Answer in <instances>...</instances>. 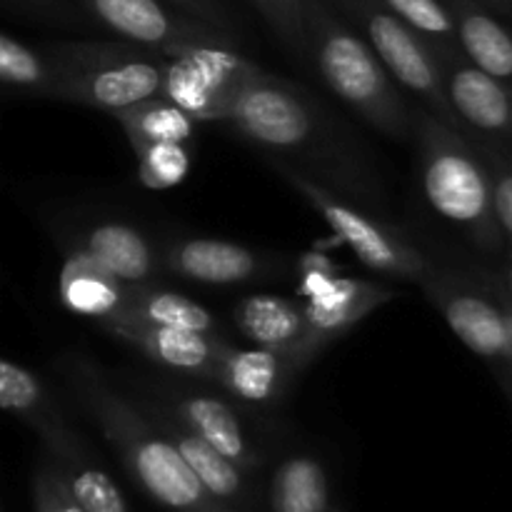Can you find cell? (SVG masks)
I'll use <instances>...</instances> for the list:
<instances>
[{
	"label": "cell",
	"instance_id": "1",
	"mask_svg": "<svg viewBox=\"0 0 512 512\" xmlns=\"http://www.w3.org/2000/svg\"><path fill=\"white\" fill-rule=\"evenodd\" d=\"M220 125L253 145L265 163H283L380 215L388 210L383 170L368 145L298 85L258 70Z\"/></svg>",
	"mask_w": 512,
	"mask_h": 512
},
{
	"label": "cell",
	"instance_id": "2",
	"mask_svg": "<svg viewBox=\"0 0 512 512\" xmlns=\"http://www.w3.org/2000/svg\"><path fill=\"white\" fill-rule=\"evenodd\" d=\"M53 368L75 405L98 425L110 448L150 498L173 512H228L203 488L180 450L140 408L138 400L115 390L88 355H58Z\"/></svg>",
	"mask_w": 512,
	"mask_h": 512
},
{
	"label": "cell",
	"instance_id": "3",
	"mask_svg": "<svg viewBox=\"0 0 512 512\" xmlns=\"http://www.w3.org/2000/svg\"><path fill=\"white\" fill-rule=\"evenodd\" d=\"M413 145L425 208L473 253L498 265L508 253V243L483 153L463 133L420 105L415 110Z\"/></svg>",
	"mask_w": 512,
	"mask_h": 512
},
{
	"label": "cell",
	"instance_id": "4",
	"mask_svg": "<svg viewBox=\"0 0 512 512\" xmlns=\"http://www.w3.org/2000/svg\"><path fill=\"white\" fill-rule=\"evenodd\" d=\"M268 165L328 223L340 243L348 245L355 258L373 273L400 280V283L420 285L438 263L423 245L415 243L405 230H400L383 215H375L360 208L353 200H345L343 195L315 183L313 178L290 165L273 163V160Z\"/></svg>",
	"mask_w": 512,
	"mask_h": 512
},
{
	"label": "cell",
	"instance_id": "5",
	"mask_svg": "<svg viewBox=\"0 0 512 512\" xmlns=\"http://www.w3.org/2000/svg\"><path fill=\"white\" fill-rule=\"evenodd\" d=\"M320 78L363 123L390 140L413 143L415 110L375 50L345 30H325L315 48Z\"/></svg>",
	"mask_w": 512,
	"mask_h": 512
},
{
	"label": "cell",
	"instance_id": "6",
	"mask_svg": "<svg viewBox=\"0 0 512 512\" xmlns=\"http://www.w3.org/2000/svg\"><path fill=\"white\" fill-rule=\"evenodd\" d=\"M418 288L455 338L488 365L512 405V333L480 268H455L438 260Z\"/></svg>",
	"mask_w": 512,
	"mask_h": 512
},
{
	"label": "cell",
	"instance_id": "7",
	"mask_svg": "<svg viewBox=\"0 0 512 512\" xmlns=\"http://www.w3.org/2000/svg\"><path fill=\"white\" fill-rule=\"evenodd\" d=\"M163 273L213 288L288 280L298 273V258L248 248L243 243L208 235H183L160 243Z\"/></svg>",
	"mask_w": 512,
	"mask_h": 512
},
{
	"label": "cell",
	"instance_id": "8",
	"mask_svg": "<svg viewBox=\"0 0 512 512\" xmlns=\"http://www.w3.org/2000/svg\"><path fill=\"white\" fill-rule=\"evenodd\" d=\"M0 405L5 413L13 415L38 435L48 460L60 470L63 478L93 465V460L85 453V443L65 418L48 383L38 373L10 358L0 363Z\"/></svg>",
	"mask_w": 512,
	"mask_h": 512
},
{
	"label": "cell",
	"instance_id": "9",
	"mask_svg": "<svg viewBox=\"0 0 512 512\" xmlns=\"http://www.w3.org/2000/svg\"><path fill=\"white\" fill-rule=\"evenodd\" d=\"M143 400L153 403L190 433L213 445L218 453L233 460L245 473L263 465V445L253 438L235 405L220 395L175 383H153Z\"/></svg>",
	"mask_w": 512,
	"mask_h": 512
},
{
	"label": "cell",
	"instance_id": "10",
	"mask_svg": "<svg viewBox=\"0 0 512 512\" xmlns=\"http://www.w3.org/2000/svg\"><path fill=\"white\" fill-rule=\"evenodd\" d=\"M255 68L213 48L180 50L168 65L163 98L183 108L198 123H223Z\"/></svg>",
	"mask_w": 512,
	"mask_h": 512
},
{
	"label": "cell",
	"instance_id": "11",
	"mask_svg": "<svg viewBox=\"0 0 512 512\" xmlns=\"http://www.w3.org/2000/svg\"><path fill=\"white\" fill-rule=\"evenodd\" d=\"M55 100L85 105L113 115L143 100L160 98L165 88L168 65L143 58L98 60L85 65H58Z\"/></svg>",
	"mask_w": 512,
	"mask_h": 512
},
{
	"label": "cell",
	"instance_id": "12",
	"mask_svg": "<svg viewBox=\"0 0 512 512\" xmlns=\"http://www.w3.org/2000/svg\"><path fill=\"white\" fill-rule=\"evenodd\" d=\"M440 68L465 138L485 153L512 160V85L463 60Z\"/></svg>",
	"mask_w": 512,
	"mask_h": 512
},
{
	"label": "cell",
	"instance_id": "13",
	"mask_svg": "<svg viewBox=\"0 0 512 512\" xmlns=\"http://www.w3.org/2000/svg\"><path fill=\"white\" fill-rule=\"evenodd\" d=\"M395 298L388 285L360 278H335L328 288L305 300V330L290 350L298 375L323 353L328 345L363 323L370 313Z\"/></svg>",
	"mask_w": 512,
	"mask_h": 512
},
{
	"label": "cell",
	"instance_id": "14",
	"mask_svg": "<svg viewBox=\"0 0 512 512\" xmlns=\"http://www.w3.org/2000/svg\"><path fill=\"white\" fill-rule=\"evenodd\" d=\"M98 328L138 350L150 363L175 375L203 380V383H213L220 350H223L225 340H230L180 328H163V325L128 323V320H108V323H100Z\"/></svg>",
	"mask_w": 512,
	"mask_h": 512
},
{
	"label": "cell",
	"instance_id": "15",
	"mask_svg": "<svg viewBox=\"0 0 512 512\" xmlns=\"http://www.w3.org/2000/svg\"><path fill=\"white\" fill-rule=\"evenodd\" d=\"M65 243L78 245L108 273L130 288H153L163 273V248L148 233L125 220H98Z\"/></svg>",
	"mask_w": 512,
	"mask_h": 512
},
{
	"label": "cell",
	"instance_id": "16",
	"mask_svg": "<svg viewBox=\"0 0 512 512\" xmlns=\"http://www.w3.org/2000/svg\"><path fill=\"white\" fill-rule=\"evenodd\" d=\"M290 350L238 348L225 340L220 350L213 385L225 395L255 408H273L288 395L290 385L298 380Z\"/></svg>",
	"mask_w": 512,
	"mask_h": 512
},
{
	"label": "cell",
	"instance_id": "17",
	"mask_svg": "<svg viewBox=\"0 0 512 512\" xmlns=\"http://www.w3.org/2000/svg\"><path fill=\"white\" fill-rule=\"evenodd\" d=\"M130 293V285L95 263L85 250L65 243V258L58 275V295L65 310L100 325L123 313Z\"/></svg>",
	"mask_w": 512,
	"mask_h": 512
},
{
	"label": "cell",
	"instance_id": "18",
	"mask_svg": "<svg viewBox=\"0 0 512 512\" xmlns=\"http://www.w3.org/2000/svg\"><path fill=\"white\" fill-rule=\"evenodd\" d=\"M138 405L155 420L160 430L170 438V443L180 450V455L185 458V463L190 465L198 480L203 483V488L218 500L220 505H233L240 503L245 495V470L238 468L233 460L225 458L223 453L213 448L210 443H205L203 438H198L195 433H190L188 428L178 423V420L170 418L168 413H163L160 408H155L148 400L138 398Z\"/></svg>",
	"mask_w": 512,
	"mask_h": 512
},
{
	"label": "cell",
	"instance_id": "19",
	"mask_svg": "<svg viewBox=\"0 0 512 512\" xmlns=\"http://www.w3.org/2000/svg\"><path fill=\"white\" fill-rule=\"evenodd\" d=\"M230 323L255 348L293 350L305 330V303L285 295H245L230 310Z\"/></svg>",
	"mask_w": 512,
	"mask_h": 512
},
{
	"label": "cell",
	"instance_id": "20",
	"mask_svg": "<svg viewBox=\"0 0 512 512\" xmlns=\"http://www.w3.org/2000/svg\"><path fill=\"white\" fill-rule=\"evenodd\" d=\"M113 320L163 325V328H180L190 330V333L228 338L223 333V325L218 323V318L205 305H200L198 300L188 298L183 293L160 288V285H153V288H133L125 310Z\"/></svg>",
	"mask_w": 512,
	"mask_h": 512
},
{
	"label": "cell",
	"instance_id": "21",
	"mask_svg": "<svg viewBox=\"0 0 512 512\" xmlns=\"http://www.w3.org/2000/svg\"><path fill=\"white\" fill-rule=\"evenodd\" d=\"M273 512H328V470L315 455L295 453L275 468L270 480Z\"/></svg>",
	"mask_w": 512,
	"mask_h": 512
},
{
	"label": "cell",
	"instance_id": "22",
	"mask_svg": "<svg viewBox=\"0 0 512 512\" xmlns=\"http://www.w3.org/2000/svg\"><path fill=\"white\" fill-rule=\"evenodd\" d=\"M110 118L118 120L128 143L130 140H145V143L188 145L195 138V125H198V120L190 118L183 108L170 103L163 95L118 110Z\"/></svg>",
	"mask_w": 512,
	"mask_h": 512
},
{
	"label": "cell",
	"instance_id": "23",
	"mask_svg": "<svg viewBox=\"0 0 512 512\" xmlns=\"http://www.w3.org/2000/svg\"><path fill=\"white\" fill-rule=\"evenodd\" d=\"M460 45L475 68L512 85V33L485 13H465Z\"/></svg>",
	"mask_w": 512,
	"mask_h": 512
},
{
	"label": "cell",
	"instance_id": "24",
	"mask_svg": "<svg viewBox=\"0 0 512 512\" xmlns=\"http://www.w3.org/2000/svg\"><path fill=\"white\" fill-rule=\"evenodd\" d=\"M100 18L125 38L163 45L173 38L175 25L155 0H93Z\"/></svg>",
	"mask_w": 512,
	"mask_h": 512
},
{
	"label": "cell",
	"instance_id": "25",
	"mask_svg": "<svg viewBox=\"0 0 512 512\" xmlns=\"http://www.w3.org/2000/svg\"><path fill=\"white\" fill-rule=\"evenodd\" d=\"M0 83L15 93L55 98L58 70H55V63H48L10 35H3L0 38Z\"/></svg>",
	"mask_w": 512,
	"mask_h": 512
},
{
	"label": "cell",
	"instance_id": "26",
	"mask_svg": "<svg viewBox=\"0 0 512 512\" xmlns=\"http://www.w3.org/2000/svg\"><path fill=\"white\" fill-rule=\"evenodd\" d=\"M138 163L140 185L150 190H168L183 183L190 170V148L180 143H145L130 140Z\"/></svg>",
	"mask_w": 512,
	"mask_h": 512
},
{
	"label": "cell",
	"instance_id": "27",
	"mask_svg": "<svg viewBox=\"0 0 512 512\" xmlns=\"http://www.w3.org/2000/svg\"><path fill=\"white\" fill-rule=\"evenodd\" d=\"M63 480L85 512H128L118 485L95 463Z\"/></svg>",
	"mask_w": 512,
	"mask_h": 512
},
{
	"label": "cell",
	"instance_id": "28",
	"mask_svg": "<svg viewBox=\"0 0 512 512\" xmlns=\"http://www.w3.org/2000/svg\"><path fill=\"white\" fill-rule=\"evenodd\" d=\"M388 5L400 18L408 20L418 33L445 38L453 30L450 18L435 0H388Z\"/></svg>",
	"mask_w": 512,
	"mask_h": 512
},
{
	"label": "cell",
	"instance_id": "29",
	"mask_svg": "<svg viewBox=\"0 0 512 512\" xmlns=\"http://www.w3.org/2000/svg\"><path fill=\"white\" fill-rule=\"evenodd\" d=\"M480 150V148H478ZM488 163L490 175H493V188H495V210H498L500 228H503L505 243L512 250V160L500 158V155L485 153L480 150Z\"/></svg>",
	"mask_w": 512,
	"mask_h": 512
},
{
	"label": "cell",
	"instance_id": "30",
	"mask_svg": "<svg viewBox=\"0 0 512 512\" xmlns=\"http://www.w3.org/2000/svg\"><path fill=\"white\" fill-rule=\"evenodd\" d=\"M298 275H300V290L305 298H313L320 290L328 288L338 273H335L333 263L325 255H300L298 258Z\"/></svg>",
	"mask_w": 512,
	"mask_h": 512
},
{
	"label": "cell",
	"instance_id": "31",
	"mask_svg": "<svg viewBox=\"0 0 512 512\" xmlns=\"http://www.w3.org/2000/svg\"><path fill=\"white\" fill-rule=\"evenodd\" d=\"M490 270H493V278L498 283V288L503 290L505 298L512 303V250L508 248L505 258L498 265H490Z\"/></svg>",
	"mask_w": 512,
	"mask_h": 512
},
{
	"label": "cell",
	"instance_id": "32",
	"mask_svg": "<svg viewBox=\"0 0 512 512\" xmlns=\"http://www.w3.org/2000/svg\"><path fill=\"white\" fill-rule=\"evenodd\" d=\"M480 273H483V278L488 280V285H490V288H493V293L498 295L500 305H503L505 320H508V325H510V333H512V303H510L508 298H505V293H503V290L498 288V283H495V278H493V270H490V265H480Z\"/></svg>",
	"mask_w": 512,
	"mask_h": 512
}]
</instances>
